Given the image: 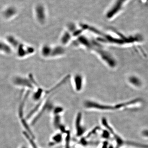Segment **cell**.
<instances>
[{"mask_svg": "<svg viewBox=\"0 0 148 148\" xmlns=\"http://www.w3.org/2000/svg\"><path fill=\"white\" fill-rule=\"evenodd\" d=\"M7 39L10 44L15 49L16 53L19 57H26L34 53V49L32 47L25 45L12 36H8Z\"/></svg>", "mask_w": 148, "mask_h": 148, "instance_id": "obj_1", "label": "cell"}, {"mask_svg": "<svg viewBox=\"0 0 148 148\" xmlns=\"http://www.w3.org/2000/svg\"><path fill=\"white\" fill-rule=\"evenodd\" d=\"M32 82L30 79L23 77H16L14 80V83L16 86L29 88H33V85Z\"/></svg>", "mask_w": 148, "mask_h": 148, "instance_id": "obj_2", "label": "cell"}, {"mask_svg": "<svg viewBox=\"0 0 148 148\" xmlns=\"http://www.w3.org/2000/svg\"><path fill=\"white\" fill-rule=\"evenodd\" d=\"M0 52L5 54H10L12 52L11 48L5 42L0 40Z\"/></svg>", "mask_w": 148, "mask_h": 148, "instance_id": "obj_3", "label": "cell"}, {"mask_svg": "<svg viewBox=\"0 0 148 148\" xmlns=\"http://www.w3.org/2000/svg\"><path fill=\"white\" fill-rule=\"evenodd\" d=\"M36 12L37 17L38 20L40 22L42 23L44 21L45 18L44 11L42 7L40 5L37 6L36 9Z\"/></svg>", "mask_w": 148, "mask_h": 148, "instance_id": "obj_4", "label": "cell"}, {"mask_svg": "<svg viewBox=\"0 0 148 148\" xmlns=\"http://www.w3.org/2000/svg\"><path fill=\"white\" fill-rule=\"evenodd\" d=\"M16 13V10L13 8H9L5 11L4 15L6 18H9Z\"/></svg>", "mask_w": 148, "mask_h": 148, "instance_id": "obj_5", "label": "cell"}]
</instances>
